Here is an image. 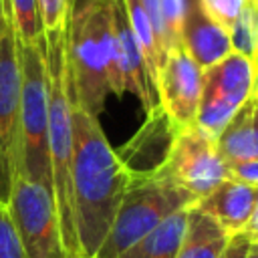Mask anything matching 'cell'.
<instances>
[{
    "label": "cell",
    "mask_w": 258,
    "mask_h": 258,
    "mask_svg": "<svg viewBox=\"0 0 258 258\" xmlns=\"http://www.w3.org/2000/svg\"><path fill=\"white\" fill-rule=\"evenodd\" d=\"M73 107V204L83 258H95L117 208L131 183V173L109 145L99 119Z\"/></svg>",
    "instance_id": "obj_1"
},
{
    "label": "cell",
    "mask_w": 258,
    "mask_h": 258,
    "mask_svg": "<svg viewBox=\"0 0 258 258\" xmlns=\"http://www.w3.org/2000/svg\"><path fill=\"white\" fill-rule=\"evenodd\" d=\"M48 87V157L52 196L67 258H83L73 204V107L67 81V30L44 34Z\"/></svg>",
    "instance_id": "obj_2"
},
{
    "label": "cell",
    "mask_w": 258,
    "mask_h": 258,
    "mask_svg": "<svg viewBox=\"0 0 258 258\" xmlns=\"http://www.w3.org/2000/svg\"><path fill=\"white\" fill-rule=\"evenodd\" d=\"M113 2L91 8L67 26L69 97L89 115H101L109 93L119 95L113 34Z\"/></svg>",
    "instance_id": "obj_3"
},
{
    "label": "cell",
    "mask_w": 258,
    "mask_h": 258,
    "mask_svg": "<svg viewBox=\"0 0 258 258\" xmlns=\"http://www.w3.org/2000/svg\"><path fill=\"white\" fill-rule=\"evenodd\" d=\"M20 62V151L18 175L52 191L48 157V87L44 38L38 44L18 42Z\"/></svg>",
    "instance_id": "obj_4"
},
{
    "label": "cell",
    "mask_w": 258,
    "mask_h": 258,
    "mask_svg": "<svg viewBox=\"0 0 258 258\" xmlns=\"http://www.w3.org/2000/svg\"><path fill=\"white\" fill-rule=\"evenodd\" d=\"M196 202L198 198L194 194L169 179L157 175L131 177V183L95 258H117L167 216Z\"/></svg>",
    "instance_id": "obj_5"
},
{
    "label": "cell",
    "mask_w": 258,
    "mask_h": 258,
    "mask_svg": "<svg viewBox=\"0 0 258 258\" xmlns=\"http://www.w3.org/2000/svg\"><path fill=\"white\" fill-rule=\"evenodd\" d=\"M256 64L240 52H230L222 60L202 71V97L194 125L216 141L232 115L252 97Z\"/></svg>",
    "instance_id": "obj_6"
},
{
    "label": "cell",
    "mask_w": 258,
    "mask_h": 258,
    "mask_svg": "<svg viewBox=\"0 0 258 258\" xmlns=\"http://www.w3.org/2000/svg\"><path fill=\"white\" fill-rule=\"evenodd\" d=\"M6 210L18 232L26 258H67L54 196L40 183L16 175Z\"/></svg>",
    "instance_id": "obj_7"
},
{
    "label": "cell",
    "mask_w": 258,
    "mask_h": 258,
    "mask_svg": "<svg viewBox=\"0 0 258 258\" xmlns=\"http://www.w3.org/2000/svg\"><path fill=\"white\" fill-rule=\"evenodd\" d=\"M20 62L16 34L6 12L0 18V206L10 200L20 151Z\"/></svg>",
    "instance_id": "obj_8"
},
{
    "label": "cell",
    "mask_w": 258,
    "mask_h": 258,
    "mask_svg": "<svg viewBox=\"0 0 258 258\" xmlns=\"http://www.w3.org/2000/svg\"><path fill=\"white\" fill-rule=\"evenodd\" d=\"M151 175L181 185L198 200L210 194L222 181L230 179L228 165L222 161L216 141L196 125L175 133L163 163Z\"/></svg>",
    "instance_id": "obj_9"
},
{
    "label": "cell",
    "mask_w": 258,
    "mask_h": 258,
    "mask_svg": "<svg viewBox=\"0 0 258 258\" xmlns=\"http://www.w3.org/2000/svg\"><path fill=\"white\" fill-rule=\"evenodd\" d=\"M157 103L177 129L191 127L202 97V69L179 46L165 54L157 75Z\"/></svg>",
    "instance_id": "obj_10"
},
{
    "label": "cell",
    "mask_w": 258,
    "mask_h": 258,
    "mask_svg": "<svg viewBox=\"0 0 258 258\" xmlns=\"http://www.w3.org/2000/svg\"><path fill=\"white\" fill-rule=\"evenodd\" d=\"M113 34H115V64H117L119 95L123 93L135 95L143 103L145 111L149 113L159 105L157 91L149 81L143 56L129 28L125 6L121 0L113 2Z\"/></svg>",
    "instance_id": "obj_11"
},
{
    "label": "cell",
    "mask_w": 258,
    "mask_h": 258,
    "mask_svg": "<svg viewBox=\"0 0 258 258\" xmlns=\"http://www.w3.org/2000/svg\"><path fill=\"white\" fill-rule=\"evenodd\" d=\"M177 131L179 129L157 105L147 113V121L141 129L115 153L131 177H147L163 163Z\"/></svg>",
    "instance_id": "obj_12"
},
{
    "label": "cell",
    "mask_w": 258,
    "mask_h": 258,
    "mask_svg": "<svg viewBox=\"0 0 258 258\" xmlns=\"http://www.w3.org/2000/svg\"><path fill=\"white\" fill-rule=\"evenodd\" d=\"M179 42L202 71L232 52L228 30L204 10L202 0H183Z\"/></svg>",
    "instance_id": "obj_13"
},
{
    "label": "cell",
    "mask_w": 258,
    "mask_h": 258,
    "mask_svg": "<svg viewBox=\"0 0 258 258\" xmlns=\"http://www.w3.org/2000/svg\"><path fill=\"white\" fill-rule=\"evenodd\" d=\"M256 198H258L256 187L244 185L234 179H226L210 194L200 198L196 202V208L206 216H210L212 220H216L228 236H236L242 234L256 204Z\"/></svg>",
    "instance_id": "obj_14"
},
{
    "label": "cell",
    "mask_w": 258,
    "mask_h": 258,
    "mask_svg": "<svg viewBox=\"0 0 258 258\" xmlns=\"http://www.w3.org/2000/svg\"><path fill=\"white\" fill-rule=\"evenodd\" d=\"M216 149L228 167L240 161L258 159V99L254 95L220 131Z\"/></svg>",
    "instance_id": "obj_15"
},
{
    "label": "cell",
    "mask_w": 258,
    "mask_h": 258,
    "mask_svg": "<svg viewBox=\"0 0 258 258\" xmlns=\"http://www.w3.org/2000/svg\"><path fill=\"white\" fill-rule=\"evenodd\" d=\"M230 238L232 236H228L216 220L200 212L194 204L175 258H222Z\"/></svg>",
    "instance_id": "obj_16"
},
{
    "label": "cell",
    "mask_w": 258,
    "mask_h": 258,
    "mask_svg": "<svg viewBox=\"0 0 258 258\" xmlns=\"http://www.w3.org/2000/svg\"><path fill=\"white\" fill-rule=\"evenodd\" d=\"M191 206L167 216L161 224H157L149 234H145L117 258H175L185 234L187 214Z\"/></svg>",
    "instance_id": "obj_17"
},
{
    "label": "cell",
    "mask_w": 258,
    "mask_h": 258,
    "mask_svg": "<svg viewBox=\"0 0 258 258\" xmlns=\"http://www.w3.org/2000/svg\"><path fill=\"white\" fill-rule=\"evenodd\" d=\"M121 2L125 6V14H127L129 28L133 32V38H135V42L139 46V52L143 56L145 71L149 75V81L155 87L157 85V75H159L161 62H163V56H161V50H159V44H157L153 26L149 22V16L145 14V8H143L141 0H121Z\"/></svg>",
    "instance_id": "obj_18"
},
{
    "label": "cell",
    "mask_w": 258,
    "mask_h": 258,
    "mask_svg": "<svg viewBox=\"0 0 258 258\" xmlns=\"http://www.w3.org/2000/svg\"><path fill=\"white\" fill-rule=\"evenodd\" d=\"M10 22L16 40L22 44H38L44 38L38 2L36 0H8Z\"/></svg>",
    "instance_id": "obj_19"
},
{
    "label": "cell",
    "mask_w": 258,
    "mask_h": 258,
    "mask_svg": "<svg viewBox=\"0 0 258 258\" xmlns=\"http://www.w3.org/2000/svg\"><path fill=\"white\" fill-rule=\"evenodd\" d=\"M232 52H240L254 60L258 46V0H246L240 18L228 30Z\"/></svg>",
    "instance_id": "obj_20"
},
{
    "label": "cell",
    "mask_w": 258,
    "mask_h": 258,
    "mask_svg": "<svg viewBox=\"0 0 258 258\" xmlns=\"http://www.w3.org/2000/svg\"><path fill=\"white\" fill-rule=\"evenodd\" d=\"M44 34L60 32L69 26V4L67 0H36Z\"/></svg>",
    "instance_id": "obj_21"
},
{
    "label": "cell",
    "mask_w": 258,
    "mask_h": 258,
    "mask_svg": "<svg viewBox=\"0 0 258 258\" xmlns=\"http://www.w3.org/2000/svg\"><path fill=\"white\" fill-rule=\"evenodd\" d=\"M0 258H26L6 206H0Z\"/></svg>",
    "instance_id": "obj_22"
},
{
    "label": "cell",
    "mask_w": 258,
    "mask_h": 258,
    "mask_svg": "<svg viewBox=\"0 0 258 258\" xmlns=\"http://www.w3.org/2000/svg\"><path fill=\"white\" fill-rule=\"evenodd\" d=\"M246 0H202L204 10L226 30L234 26L244 10Z\"/></svg>",
    "instance_id": "obj_23"
},
{
    "label": "cell",
    "mask_w": 258,
    "mask_h": 258,
    "mask_svg": "<svg viewBox=\"0 0 258 258\" xmlns=\"http://www.w3.org/2000/svg\"><path fill=\"white\" fill-rule=\"evenodd\" d=\"M228 173H230V179L258 189V159L234 163L228 167Z\"/></svg>",
    "instance_id": "obj_24"
},
{
    "label": "cell",
    "mask_w": 258,
    "mask_h": 258,
    "mask_svg": "<svg viewBox=\"0 0 258 258\" xmlns=\"http://www.w3.org/2000/svg\"><path fill=\"white\" fill-rule=\"evenodd\" d=\"M248 244H250V240H248L246 234L232 236L228 246H226V250H224V254H222V258H244L246 250H248Z\"/></svg>",
    "instance_id": "obj_25"
},
{
    "label": "cell",
    "mask_w": 258,
    "mask_h": 258,
    "mask_svg": "<svg viewBox=\"0 0 258 258\" xmlns=\"http://www.w3.org/2000/svg\"><path fill=\"white\" fill-rule=\"evenodd\" d=\"M111 0H67L69 4V20H75L79 16H83L85 12H89L91 8H97L101 4H107Z\"/></svg>",
    "instance_id": "obj_26"
},
{
    "label": "cell",
    "mask_w": 258,
    "mask_h": 258,
    "mask_svg": "<svg viewBox=\"0 0 258 258\" xmlns=\"http://www.w3.org/2000/svg\"><path fill=\"white\" fill-rule=\"evenodd\" d=\"M242 234H246L250 242H258V198H256V204L252 208V214H250V218H248Z\"/></svg>",
    "instance_id": "obj_27"
},
{
    "label": "cell",
    "mask_w": 258,
    "mask_h": 258,
    "mask_svg": "<svg viewBox=\"0 0 258 258\" xmlns=\"http://www.w3.org/2000/svg\"><path fill=\"white\" fill-rule=\"evenodd\" d=\"M244 258H258V242H250Z\"/></svg>",
    "instance_id": "obj_28"
},
{
    "label": "cell",
    "mask_w": 258,
    "mask_h": 258,
    "mask_svg": "<svg viewBox=\"0 0 258 258\" xmlns=\"http://www.w3.org/2000/svg\"><path fill=\"white\" fill-rule=\"evenodd\" d=\"M6 12L10 14V10H8V0H0V18H2Z\"/></svg>",
    "instance_id": "obj_29"
},
{
    "label": "cell",
    "mask_w": 258,
    "mask_h": 258,
    "mask_svg": "<svg viewBox=\"0 0 258 258\" xmlns=\"http://www.w3.org/2000/svg\"><path fill=\"white\" fill-rule=\"evenodd\" d=\"M252 95L258 99V69H256V79H254V91H252Z\"/></svg>",
    "instance_id": "obj_30"
},
{
    "label": "cell",
    "mask_w": 258,
    "mask_h": 258,
    "mask_svg": "<svg viewBox=\"0 0 258 258\" xmlns=\"http://www.w3.org/2000/svg\"><path fill=\"white\" fill-rule=\"evenodd\" d=\"M254 64H256V69H258V46H256V54H254Z\"/></svg>",
    "instance_id": "obj_31"
}]
</instances>
